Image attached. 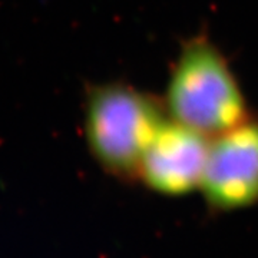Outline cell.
Instances as JSON below:
<instances>
[{"label":"cell","mask_w":258,"mask_h":258,"mask_svg":"<svg viewBox=\"0 0 258 258\" xmlns=\"http://www.w3.org/2000/svg\"><path fill=\"white\" fill-rule=\"evenodd\" d=\"M168 118L208 139L252 115L230 60L211 37L186 39L172 62L161 96Z\"/></svg>","instance_id":"1"},{"label":"cell","mask_w":258,"mask_h":258,"mask_svg":"<svg viewBox=\"0 0 258 258\" xmlns=\"http://www.w3.org/2000/svg\"><path fill=\"white\" fill-rule=\"evenodd\" d=\"M208 149L207 137L168 118L142 157L138 181L169 197L200 191Z\"/></svg>","instance_id":"4"},{"label":"cell","mask_w":258,"mask_h":258,"mask_svg":"<svg viewBox=\"0 0 258 258\" xmlns=\"http://www.w3.org/2000/svg\"><path fill=\"white\" fill-rule=\"evenodd\" d=\"M166 119L161 98L131 83H95L85 93V144L106 174L125 182L138 181L142 157Z\"/></svg>","instance_id":"2"},{"label":"cell","mask_w":258,"mask_h":258,"mask_svg":"<svg viewBox=\"0 0 258 258\" xmlns=\"http://www.w3.org/2000/svg\"><path fill=\"white\" fill-rule=\"evenodd\" d=\"M200 191L218 211H237L258 204V116L210 139Z\"/></svg>","instance_id":"3"}]
</instances>
